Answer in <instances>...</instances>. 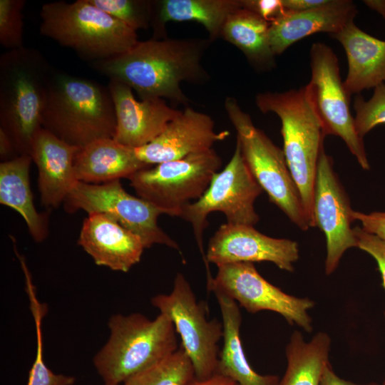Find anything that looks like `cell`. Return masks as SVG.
I'll list each match as a JSON object with an SVG mask.
<instances>
[{"instance_id":"cell-1","label":"cell","mask_w":385,"mask_h":385,"mask_svg":"<svg viewBox=\"0 0 385 385\" xmlns=\"http://www.w3.org/2000/svg\"><path fill=\"white\" fill-rule=\"evenodd\" d=\"M210 43L201 38H151L91 66L109 80L129 86L140 100L168 99L185 108L191 101L182 91L181 83L203 84L210 80L202 63Z\"/></svg>"},{"instance_id":"cell-2","label":"cell","mask_w":385,"mask_h":385,"mask_svg":"<svg viewBox=\"0 0 385 385\" xmlns=\"http://www.w3.org/2000/svg\"><path fill=\"white\" fill-rule=\"evenodd\" d=\"M41 125L61 140L78 148L99 139L113 138L116 116L108 86L53 68Z\"/></svg>"},{"instance_id":"cell-3","label":"cell","mask_w":385,"mask_h":385,"mask_svg":"<svg viewBox=\"0 0 385 385\" xmlns=\"http://www.w3.org/2000/svg\"><path fill=\"white\" fill-rule=\"evenodd\" d=\"M255 101L262 113H274L280 119L286 162L299 190L310 227H314V184L326 135L310 86L307 84L284 92L260 93Z\"/></svg>"},{"instance_id":"cell-4","label":"cell","mask_w":385,"mask_h":385,"mask_svg":"<svg viewBox=\"0 0 385 385\" xmlns=\"http://www.w3.org/2000/svg\"><path fill=\"white\" fill-rule=\"evenodd\" d=\"M53 68L33 48L9 50L0 57V129L12 140L19 155L30 154Z\"/></svg>"},{"instance_id":"cell-5","label":"cell","mask_w":385,"mask_h":385,"mask_svg":"<svg viewBox=\"0 0 385 385\" xmlns=\"http://www.w3.org/2000/svg\"><path fill=\"white\" fill-rule=\"evenodd\" d=\"M108 328L109 338L93 358L104 384H123L178 349L174 324L162 313L153 320L140 313L115 314Z\"/></svg>"},{"instance_id":"cell-6","label":"cell","mask_w":385,"mask_h":385,"mask_svg":"<svg viewBox=\"0 0 385 385\" xmlns=\"http://www.w3.org/2000/svg\"><path fill=\"white\" fill-rule=\"evenodd\" d=\"M40 33L94 62L121 54L138 42L136 31L89 0L44 4Z\"/></svg>"},{"instance_id":"cell-7","label":"cell","mask_w":385,"mask_h":385,"mask_svg":"<svg viewBox=\"0 0 385 385\" xmlns=\"http://www.w3.org/2000/svg\"><path fill=\"white\" fill-rule=\"evenodd\" d=\"M226 113L237 133L242 156L255 180L270 200L296 226L308 230L310 224L282 149L277 147L245 113L233 97L224 103Z\"/></svg>"},{"instance_id":"cell-8","label":"cell","mask_w":385,"mask_h":385,"mask_svg":"<svg viewBox=\"0 0 385 385\" xmlns=\"http://www.w3.org/2000/svg\"><path fill=\"white\" fill-rule=\"evenodd\" d=\"M262 191L250 171L240 143L236 140L234 153L227 165L213 176L209 187L198 200L182 209L179 217L192 225L207 277L212 274L206 261L202 237L208 225V215L220 212L225 216L227 224L255 226L260 217L254 204Z\"/></svg>"},{"instance_id":"cell-9","label":"cell","mask_w":385,"mask_h":385,"mask_svg":"<svg viewBox=\"0 0 385 385\" xmlns=\"http://www.w3.org/2000/svg\"><path fill=\"white\" fill-rule=\"evenodd\" d=\"M222 163L211 148L140 170L128 179L139 197L179 217L190 200L205 193Z\"/></svg>"},{"instance_id":"cell-10","label":"cell","mask_w":385,"mask_h":385,"mask_svg":"<svg viewBox=\"0 0 385 385\" xmlns=\"http://www.w3.org/2000/svg\"><path fill=\"white\" fill-rule=\"evenodd\" d=\"M151 304L172 320L195 378L204 380L215 374L220 352L218 343L224 333L222 322L207 319V305L197 301L183 274H177L170 294L154 296Z\"/></svg>"},{"instance_id":"cell-11","label":"cell","mask_w":385,"mask_h":385,"mask_svg":"<svg viewBox=\"0 0 385 385\" xmlns=\"http://www.w3.org/2000/svg\"><path fill=\"white\" fill-rule=\"evenodd\" d=\"M63 203L68 212L82 210L88 215L109 216L139 236L145 248L160 244L180 252L178 243L158 224V217L167 212L127 192L120 180L101 184L77 181Z\"/></svg>"},{"instance_id":"cell-12","label":"cell","mask_w":385,"mask_h":385,"mask_svg":"<svg viewBox=\"0 0 385 385\" xmlns=\"http://www.w3.org/2000/svg\"><path fill=\"white\" fill-rule=\"evenodd\" d=\"M339 61L333 50L322 42L310 48L311 79L314 105L325 135L339 137L364 170L370 165L364 140L357 133L349 109L350 96L342 81Z\"/></svg>"},{"instance_id":"cell-13","label":"cell","mask_w":385,"mask_h":385,"mask_svg":"<svg viewBox=\"0 0 385 385\" xmlns=\"http://www.w3.org/2000/svg\"><path fill=\"white\" fill-rule=\"evenodd\" d=\"M207 288L227 295L250 313L272 311L281 314L291 325L296 324L307 332L312 330L308 310L314 306V302L284 292L262 277L254 263L217 266V274L207 282Z\"/></svg>"},{"instance_id":"cell-14","label":"cell","mask_w":385,"mask_h":385,"mask_svg":"<svg viewBox=\"0 0 385 385\" xmlns=\"http://www.w3.org/2000/svg\"><path fill=\"white\" fill-rule=\"evenodd\" d=\"M354 210L347 193L333 168V160L322 148L317 165L313 199V215L326 238L324 270L331 274L338 267L344 253L356 247L351 222Z\"/></svg>"},{"instance_id":"cell-15","label":"cell","mask_w":385,"mask_h":385,"mask_svg":"<svg viewBox=\"0 0 385 385\" xmlns=\"http://www.w3.org/2000/svg\"><path fill=\"white\" fill-rule=\"evenodd\" d=\"M206 261L217 266L235 262H270L287 272L299 259L296 241L265 235L254 226L222 224L208 242Z\"/></svg>"},{"instance_id":"cell-16","label":"cell","mask_w":385,"mask_h":385,"mask_svg":"<svg viewBox=\"0 0 385 385\" xmlns=\"http://www.w3.org/2000/svg\"><path fill=\"white\" fill-rule=\"evenodd\" d=\"M229 135L227 130L216 132L210 115L188 106L157 138L135 152L141 162L150 166L213 148Z\"/></svg>"},{"instance_id":"cell-17","label":"cell","mask_w":385,"mask_h":385,"mask_svg":"<svg viewBox=\"0 0 385 385\" xmlns=\"http://www.w3.org/2000/svg\"><path fill=\"white\" fill-rule=\"evenodd\" d=\"M108 87L116 116L113 138L126 146L137 148L150 143L181 112L163 98L138 101L133 90L118 81L109 80Z\"/></svg>"},{"instance_id":"cell-18","label":"cell","mask_w":385,"mask_h":385,"mask_svg":"<svg viewBox=\"0 0 385 385\" xmlns=\"http://www.w3.org/2000/svg\"><path fill=\"white\" fill-rule=\"evenodd\" d=\"M78 243L97 265L123 272L140 261L145 249L139 236L101 213L84 219Z\"/></svg>"},{"instance_id":"cell-19","label":"cell","mask_w":385,"mask_h":385,"mask_svg":"<svg viewBox=\"0 0 385 385\" xmlns=\"http://www.w3.org/2000/svg\"><path fill=\"white\" fill-rule=\"evenodd\" d=\"M80 148L43 128L36 134L29 155L38 169V190L44 206L58 207L77 182L74 161Z\"/></svg>"},{"instance_id":"cell-20","label":"cell","mask_w":385,"mask_h":385,"mask_svg":"<svg viewBox=\"0 0 385 385\" xmlns=\"http://www.w3.org/2000/svg\"><path fill=\"white\" fill-rule=\"evenodd\" d=\"M358 11L350 0H331L322 7L300 12L285 11L270 23L269 41L274 56L315 33L335 34L351 21Z\"/></svg>"},{"instance_id":"cell-21","label":"cell","mask_w":385,"mask_h":385,"mask_svg":"<svg viewBox=\"0 0 385 385\" xmlns=\"http://www.w3.org/2000/svg\"><path fill=\"white\" fill-rule=\"evenodd\" d=\"M329 36L346 53L348 71L343 84L349 96L385 83V41L368 34L354 21Z\"/></svg>"},{"instance_id":"cell-22","label":"cell","mask_w":385,"mask_h":385,"mask_svg":"<svg viewBox=\"0 0 385 385\" xmlns=\"http://www.w3.org/2000/svg\"><path fill=\"white\" fill-rule=\"evenodd\" d=\"M148 167L138 158L135 148L111 138L99 139L81 148L74 161L76 180L90 184L128 178Z\"/></svg>"},{"instance_id":"cell-23","label":"cell","mask_w":385,"mask_h":385,"mask_svg":"<svg viewBox=\"0 0 385 385\" xmlns=\"http://www.w3.org/2000/svg\"><path fill=\"white\" fill-rule=\"evenodd\" d=\"M241 0H160L153 1L150 27L152 38H166L165 25L170 21H195L202 24L213 41L220 38L227 17L242 8Z\"/></svg>"},{"instance_id":"cell-24","label":"cell","mask_w":385,"mask_h":385,"mask_svg":"<svg viewBox=\"0 0 385 385\" xmlns=\"http://www.w3.org/2000/svg\"><path fill=\"white\" fill-rule=\"evenodd\" d=\"M214 294L220 306L224 332L216 374L231 379L238 385H278L277 376L259 374L247 360L240 336L242 316L237 303L224 294Z\"/></svg>"},{"instance_id":"cell-25","label":"cell","mask_w":385,"mask_h":385,"mask_svg":"<svg viewBox=\"0 0 385 385\" xmlns=\"http://www.w3.org/2000/svg\"><path fill=\"white\" fill-rule=\"evenodd\" d=\"M31 161L30 155H22L1 163L0 202L17 211L26 222L32 238L41 242L48 235V220L34 204L29 183Z\"/></svg>"},{"instance_id":"cell-26","label":"cell","mask_w":385,"mask_h":385,"mask_svg":"<svg viewBox=\"0 0 385 385\" xmlns=\"http://www.w3.org/2000/svg\"><path fill=\"white\" fill-rule=\"evenodd\" d=\"M270 24L255 13L242 7L227 17L220 38L240 49L254 68L269 70L275 65V56L269 41Z\"/></svg>"},{"instance_id":"cell-27","label":"cell","mask_w":385,"mask_h":385,"mask_svg":"<svg viewBox=\"0 0 385 385\" xmlns=\"http://www.w3.org/2000/svg\"><path fill=\"white\" fill-rule=\"evenodd\" d=\"M331 339L318 332L308 342L299 331L291 335L286 346L287 366L278 385H320L329 362Z\"/></svg>"},{"instance_id":"cell-28","label":"cell","mask_w":385,"mask_h":385,"mask_svg":"<svg viewBox=\"0 0 385 385\" xmlns=\"http://www.w3.org/2000/svg\"><path fill=\"white\" fill-rule=\"evenodd\" d=\"M195 379L192 364L181 347L122 385H189Z\"/></svg>"},{"instance_id":"cell-29","label":"cell","mask_w":385,"mask_h":385,"mask_svg":"<svg viewBox=\"0 0 385 385\" xmlns=\"http://www.w3.org/2000/svg\"><path fill=\"white\" fill-rule=\"evenodd\" d=\"M30 307L35 323L37 346L26 385H73L76 380L74 376L55 374L44 361L41 323L47 312L46 306L39 301H34L31 303Z\"/></svg>"},{"instance_id":"cell-30","label":"cell","mask_w":385,"mask_h":385,"mask_svg":"<svg viewBox=\"0 0 385 385\" xmlns=\"http://www.w3.org/2000/svg\"><path fill=\"white\" fill-rule=\"evenodd\" d=\"M89 1L135 31L150 27L153 1L89 0Z\"/></svg>"},{"instance_id":"cell-31","label":"cell","mask_w":385,"mask_h":385,"mask_svg":"<svg viewBox=\"0 0 385 385\" xmlns=\"http://www.w3.org/2000/svg\"><path fill=\"white\" fill-rule=\"evenodd\" d=\"M354 125L358 135L364 139L374 127L385 124V83L374 88L371 98L365 101L358 94L354 101Z\"/></svg>"},{"instance_id":"cell-32","label":"cell","mask_w":385,"mask_h":385,"mask_svg":"<svg viewBox=\"0 0 385 385\" xmlns=\"http://www.w3.org/2000/svg\"><path fill=\"white\" fill-rule=\"evenodd\" d=\"M25 0H0V43L9 50L24 46L23 9Z\"/></svg>"},{"instance_id":"cell-33","label":"cell","mask_w":385,"mask_h":385,"mask_svg":"<svg viewBox=\"0 0 385 385\" xmlns=\"http://www.w3.org/2000/svg\"><path fill=\"white\" fill-rule=\"evenodd\" d=\"M356 247L367 252L376 260L385 289V241L375 235L367 232L361 227H354Z\"/></svg>"},{"instance_id":"cell-34","label":"cell","mask_w":385,"mask_h":385,"mask_svg":"<svg viewBox=\"0 0 385 385\" xmlns=\"http://www.w3.org/2000/svg\"><path fill=\"white\" fill-rule=\"evenodd\" d=\"M242 8L250 10L270 24L285 13L282 0H241Z\"/></svg>"},{"instance_id":"cell-35","label":"cell","mask_w":385,"mask_h":385,"mask_svg":"<svg viewBox=\"0 0 385 385\" xmlns=\"http://www.w3.org/2000/svg\"><path fill=\"white\" fill-rule=\"evenodd\" d=\"M353 217L354 220L361 222L364 230L385 241V212H373L367 214L354 210Z\"/></svg>"},{"instance_id":"cell-36","label":"cell","mask_w":385,"mask_h":385,"mask_svg":"<svg viewBox=\"0 0 385 385\" xmlns=\"http://www.w3.org/2000/svg\"><path fill=\"white\" fill-rule=\"evenodd\" d=\"M331 0H282L287 11L300 12L317 9L328 4Z\"/></svg>"},{"instance_id":"cell-37","label":"cell","mask_w":385,"mask_h":385,"mask_svg":"<svg viewBox=\"0 0 385 385\" xmlns=\"http://www.w3.org/2000/svg\"><path fill=\"white\" fill-rule=\"evenodd\" d=\"M19 156L10 137L0 129V157L3 161L14 159Z\"/></svg>"},{"instance_id":"cell-38","label":"cell","mask_w":385,"mask_h":385,"mask_svg":"<svg viewBox=\"0 0 385 385\" xmlns=\"http://www.w3.org/2000/svg\"><path fill=\"white\" fill-rule=\"evenodd\" d=\"M320 385H381L375 382L366 384H357L350 381H346L339 377L333 371L329 363L324 369Z\"/></svg>"},{"instance_id":"cell-39","label":"cell","mask_w":385,"mask_h":385,"mask_svg":"<svg viewBox=\"0 0 385 385\" xmlns=\"http://www.w3.org/2000/svg\"><path fill=\"white\" fill-rule=\"evenodd\" d=\"M236 383L231 379L221 374H215L212 376L204 380H199L195 378L189 385H234Z\"/></svg>"},{"instance_id":"cell-40","label":"cell","mask_w":385,"mask_h":385,"mask_svg":"<svg viewBox=\"0 0 385 385\" xmlns=\"http://www.w3.org/2000/svg\"><path fill=\"white\" fill-rule=\"evenodd\" d=\"M364 4L385 19V0H364Z\"/></svg>"},{"instance_id":"cell-41","label":"cell","mask_w":385,"mask_h":385,"mask_svg":"<svg viewBox=\"0 0 385 385\" xmlns=\"http://www.w3.org/2000/svg\"><path fill=\"white\" fill-rule=\"evenodd\" d=\"M381 385H385V379Z\"/></svg>"},{"instance_id":"cell-42","label":"cell","mask_w":385,"mask_h":385,"mask_svg":"<svg viewBox=\"0 0 385 385\" xmlns=\"http://www.w3.org/2000/svg\"><path fill=\"white\" fill-rule=\"evenodd\" d=\"M234 385H238L237 384H235Z\"/></svg>"},{"instance_id":"cell-43","label":"cell","mask_w":385,"mask_h":385,"mask_svg":"<svg viewBox=\"0 0 385 385\" xmlns=\"http://www.w3.org/2000/svg\"><path fill=\"white\" fill-rule=\"evenodd\" d=\"M384 317H385V312H384Z\"/></svg>"},{"instance_id":"cell-44","label":"cell","mask_w":385,"mask_h":385,"mask_svg":"<svg viewBox=\"0 0 385 385\" xmlns=\"http://www.w3.org/2000/svg\"><path fill=\"white\" fill-rule=\"evenodd\" d=\"M104 385H107V384H104Z\"/></svg>"}]
</instances>
